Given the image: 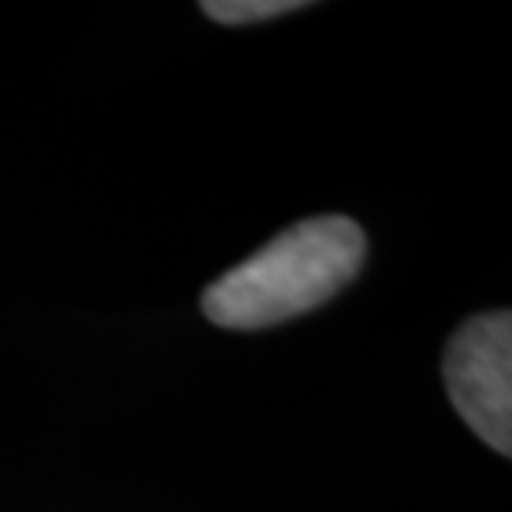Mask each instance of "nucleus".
I'll return each mask as SVG.
<instances>
[{
    "instance_id": "f257e3e1",
    "label": "nucleus",
    "mask_w": 512,
    "mask_h": 512,
    "mask_svg": "<svg viewBox=\"0 0 512 512\" xmlns=\"http://www.w3.org/2000/svg\"><path fill=\"white\" fill-rule=\"evenodd\" d=\"M366 233L350 217H313L260 247L203 293V313L223 330H263L333 300L360 273Z\"/></svg>"
},
{
    "instance_id": "f03ea898",
    "label": "nucleus",
    "mask_w": 512,
    "mask_h": 512,
    "mask_svg": "<svg viewBox=\"0 0 512 512\" xmlns=\"http://www.w3.org/2000/svg\"><path fill=\"white\" fill-rule=\"evenodd\" d=\"M443 380L463 423L493 446L512 453V313L493 310L466 320L446 346Z\"/></svg>"
},
{
    "instance_id": "7ed1b4c3",
    "label": "nucleus",
    "mask_w": 512,
    "mask_h": 512,
    "mask_svg": "<svg viewBox=\"0 0 512 512\" xmlns=\"http://www.w3.org/2000/svg\"><path fill=\"white\" fill-rule=\"evenodd\" d=\"M300 7H306L300 0H207L203 14L220 24H256V20H273Z\"/></svg>"
}]
</instances>
